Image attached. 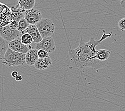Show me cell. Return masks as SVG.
Masks as SVG:
<instances>
[{
    "instance_id": "10",
    "label": "cell",
    "mask_w": 125,
    "mask_h": 111,
    "mask_svg": "<svg viewBox=\"0 0 125 111\" xmlns=\"http://www.w3.org/2000/svg\"><path fill=\"white\" fill-rule=\"evenodd\" d=\"M28 47L29 50L26 53L25 56L26 64L28 66H34L39 58L38 56V50L36 48H33L29 45Z\"/></svg>"
},
{
    "instance_id": "4",
    "label": "cell",
    "mask_w": 125,
    "mask_h": 111,
    "mask_svg": "<svg viewBox=\"0 0 125 111\" xmlns=\"http://www.w3.org/2000/svg\"><path fill=\"white\" fill-rule=\"evenodd\" d=\"M22 35V33L18 30L12 29L10 27L9 24L0 27V36L8 42L17 38L21 37Z\"/></svg>"
},
{
    "instance_id": "17",
    "label": "cell",
    "mask_w": 125,
    "mask_h": 111,
    "mask_svg": "<svg viewBox=\"0 0 125 111\" xmlns=\"http://www.w3.org/2000/svg\"><path fill=\"white\" fill-rule=\"evenodd\" d=\"M21 41L23 44L26 45V46H29L32 42L33 40L29 34L25 33L22 34V36L21 37Z\"/></svg>"
},
{
    "instance_id": "22",
    "label": "cell",
    "mask_w": 125,
    "mask_h": 111,
    "mask_svg": "<svg viewBox=\"0 0 125 111\" xmlns=\"http://www.w3.org/2000/svg\"><path fill=\"white\" fill-rule=\"evenodd\" d=\"M18 75V72L17 71H14L13 72H12L11 73V76H12L13 77L15 78Z\"/></svg>"
},
{
    "instance_id": "9",
    "label": "cell",
    "mask_w": 125,
    "mask_h": 111,
    "mask_svg": "<svg viewBox=\"0 0 125 111\" xmlns=\"http://www.w3.org/2000/svg\"><path fill=\"white\" fill-rule=\"evenodd\" d=\"M25 33H28L30 35L33 41L36 44L39 43L43 39L36 25H29L28 27L22 33V34Z\"/></svg>"
},
{
    "instance_id": "6",
    "label": "cell",
    "mask_w": 125,
    "mask_h": 111,
    "mask_svg": "<svg viewBox=\"0 0 125 111\" xmlns=\"http://www.w3.org/2000/svg\"><path fill=\"white\" fill-rule=\"evenodd\" d=\"M12 18L11 9L5 4L0 3V27L8 25L5 22L9 24Z\"/></svg>"
},
{
    "instance_id": "2",
    "label": "cell",
    "mask_w": 125,
    "mask_h": 111,
    "mask_svg": "<svg viewBox=\"0 0 125 111\" xmlns=\"http://www.w3.org/2000/svg\"><path fill=\"white\" fill-rule=\"evenodd\" d=\"M26 54L19 53L9 48L2 60V64L7 66H17L24 65Z\"/></svg>"
},
{
    "instance_id": "19",
    "label": "cell",
    "mask_w": 125,
    "mask_h": 111,
    "mask_svg": "<svg viewBox=\"0 0 125 111\" xmlns=\"http://www.w3.org/2000/svg\"><path fill=\"white\" fill-rule=\"evenodd\" d=\"M118 26L121 31H125V17L119 20L118 22Z\"/></svg>"
},
{
    "instance_id": "15",
    "label": "cell",
    "mask_w": 125,
    "mask_h": 111,
    "mask_svg": "<svg viewBox=\"0 0 125 111\" xmlns=\"http://www.w3.org/2000/svg\"><path fill=\"white\" fill-rule=\"evenodd\" d=\"M9 49V42L0 36V61H2L4 55Z\"/></svg>"
},
{
    "instance_id": "13",
    "label": "cell",
    "mask_w": 125,
    "mask_h": 111,
    "mask_svg": "<svg viewBox=\"0 0 125 111\" xmlns=\"http://www.w3.org/2000/svg\"><path fill=\"white\" fill-rule=\"evenodd\" d=\"M111 52L106 49H100L97 51V52L92 59H97L100 62L105 61L110 58Z\"/></svg>"
},
{
    "instance_id": "14",
    "label": "cell",
    "mask_w": 125,
    "mask_h": 111,
    "mask_svg": "<svg viewBox=\"0 0 125 111\" xmlns=\"http://www.w3.org/2000/svg\"><path fill=\"white\" fill-rule=\"evenodd\" d=\"M17 1L21 7L26 10H28L34 8L36 0H17Z\"/></svg>"
},
{
    "instance_id": "1",
    "label": "cell",
    "mask_w": 125,
    "mask_h": 111,
    "mask_svg": "<svg viewBox=\"0 0 125 111\" xmlns=\"http://www.w3.org/2000/svg\"><path fill=\"white\" fill-rule=\"evenodd\" d=\"M102 32L103 34L99 40H95L92 37L85 42L82 38L78 47L69 50L65 62L68 66L83 72L86 67H95L97 64L100 62L97 59H92L97 52L96 47L103 41L111 37L112 35V32L108 34H106L105 30H103Z\"/></svg>"
},
{
    "instance_id": "8",
    "label": "cell",
    "mask_w": 125,
    "mask_h": 111,
    "mask_svg": "<svg viewBox=\"0 0 125 111\" xmlns=\"http://www.w3.org/2000/svg\"><path fill=\"white\" fill-rule=\"evenodd\" d=\"M9 48L14 51L25 54L29 50L28 46H26L21 42V37L17 38L9 42Z\"/></svg>"
},
{
    "instance_id": "3",
    "label": "cell",
    "mask_w": 125,
    "mask_h": 111,
    "mask_svg": "<svg viewBox=\"0 0 125 111\" xmlns=\"http://www.w3.org/2000/svg\"><path fill=\"white\" fill-rule=\"evenodd\" d=\"M36 26L43 38L51 37L55 32L54 24L52 20L49 19L42 18Z\"/></svg>"
},
{
    "instance_id": "21",
    "label": "cell",
    "mask_w": 125,
    "mask_h": 111,
    "mask_svg": "<svg viewBox=\"0 0 125 111\" xmlns=\"http://www.w3.org/2000/svg\"><path fill=\"white\" fill-rule=\"evenodd\" d=\"M15 80L16 81L18 82H20V81H21L22 80V76L21 75H18L15 77Z\"/></svg>"
},
{
    "instance_id": "11",
    "label": "cell",
    "mask_w": 125,
    "mask_h": 111,
    "mask_svg": "<svg viewBox=\"0 0 125 111\" xmlns=\"http://www.w3.org/2000/svg\"><path fill=\"white\" fill-rule=\"evenodd\" d=\"M10 9L12 17V20H16L19 22L21 19L24 18L26 10L19 5L15 6V7H12Z\"/></svg>"
},
{
    "instance_id": "7",
    "label": "cell",
    "mask_w": 125,
    "mask_h": 111,
    "mask_svg": "<svg viewBox=\"0 0 125 111\" xmlns=\"http://www.w3.org/2000/svg\"><path fill=\"white\" fill-rule=\"evenodd\" d=\"M24 18L29 25H36L42 19V14L39 10L32 8L26 11Z\"/></svg>"
},
{
    "instance_id": "16",
    "label": "cell",
    "mask_w": 125,
    "mask_h": 111,
    "mask_svg": "<svg viewBox=\"0 0 125 111\" xmlns=\"http://www.w3.org/2000/svg\"><path fill=\"white\" fill-rule=\"evenodd\" d=\"M29 25L28 22H27L25 18L21 19L18 22V31L22 33L28 27Z\"/></svg>"
},
{
    "instance_id": "23",
    "label": "cell",
    "mask_w": 125,
    "mask_h": 111,
    "mask_svg": "<svg viewBox=\"0 0 125 111\" xmlns=\"http://www.w3.org/2000/svg\"><path fill=\"white\" fill-rule=\"evenodd\" d=\"M119 1H122V0H119Z\"/></svg>"
},
{
    "instance_id": "5",
    "label": "cell",
    "mask_w": 125,
    "mask_h": 111,
    "mask_svg": "<svg viewBox=\"0 0 125 111\" xmlns=\"http://www.w3.org/2000/svg\"><path fill=\"white\" fill-rule=\"evenodd\" d=\"M35 48L38 50L43 49L49 53H52L56 49L54 39L52 37L44 38L39 43L36 44Z\"/></svg>"
},
{
    "instance_id": "20",
    "label": "cell",
    "mask_w": 125,
    "mask_h": 111,
    "mask_svg": "<svg viewBox=\"0 0 125 111\" xmlns=\"http://www.w3.org/2000/svg\"><path fill=\"white\" fill-rule=\"evenodd\" d=\"M9 26L12 30H17L18 27V22L16 20H11L9 24Z\"/></svg>"
},
{
    "instance_id": "12",
    "label": "cell",
    "mask_w": 125,
    "mask_h": 111,
    "mask_svg": "<svg viewBox=\"0 0 125 111\" xmlns=\"http://www.w3.org/2000/svg\"><path fill=\"white\" fill-rule=\"evenodd\" d=\"M52 65L51 58L50 56L43 58H38L34 65L35 68L38 70H44L48 68Z\"/></svg>"
},
{
    "instance_id": "18",
    "label": "cell",
    "mask_w": 125,
    "mask_h": 111,
    "mask_svg": "<svg viewBox=\"0 0 125 111\" xmlns=\"http://www.w3.org/2000/svg\"><path fill=\"white\" fill-rule=\"evenodd\" d=\"M49 53L47 52L46 51L43 49H40L38 50V56L39 58H43L47 57L49 56Z\"/></svg>"
}]
</instances>
